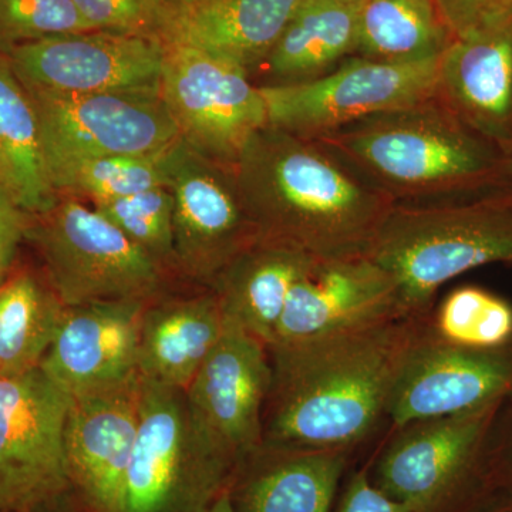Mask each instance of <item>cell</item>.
<instances>
[{
  "mask_svg": "<svg viewBox=\"0 0 512 512\" xmlns=\"http://www.w3.org/2000/svg\"><path fill=\"white\" fill-rule=\"evenodd\" d=\"M426 318L393 316L269 350L264 441L352 453L387 420L400 367Z\"/></svg>",
  "mask_w": 512,
  "mask_h": 512,
  "instance_id": "obj_1",
  "label": "cell"
},
{
  "mask_svg": "<svg viewBox=\"0 0 512 512\" xmlns=\"http://www.w3.org/2000/svg\"><path fill=\"white\" fill-rule=\"evenodd\" d=\"M259 238L318 259L366 254L393 202L318 140L265 126L234 167Z\"/></svg>",
  "mask_w": 512,
  "mask_h": 512,
  "instance_id": "obj_2",
  "label": "cell"
},
{
  "mask_svg": "<svg viewBox=\"0 0 512 512\" xmlns=\"http://www.w3.org/2000/svg\"><path fill=\"white\" fill-rule=\"evenodd\" d=\"M318 141L394 205L466 200L512 185V158L433 96Z\"/></svg>",
  "mask_w": 512,
  "mask_h": 512,
  "instance_id": "obj_3",
  "label": "cell"
},
{
  "mask_svg": "<svg viewBox=\"0 0 512 512\" xmlns=\"http://www.w3.org/2000/svg\"><path fill=\"white\" fill-rule=\"evenodd\" d=\"M396 281L404 315L426 318L457 276L512 265V185L466 200L393 205L366 252Z\"/></svg>",
  "mask_w": 512,
  "mask_h": 512,
  "instance_id": "obj_4",
  "label": "cell"
},
{
  "mask_svg": "<svg viewBox=\"0 0 512 512\" xmlns=\"http://www.w3.org/2000/svg\"><path fill=\"white\" fill-rule=\"evenodd\" d=\"M237 468L198 436L185 390L141 376L121 512H202L231 487Z\"/></svg>",
  "mask_w": 512,
  "mask_h": 512,
  "instance_id": "obj_5",
  "label": "cell"
},
{
  "mask_svg": "<svg viewBox=\"0 0 512 512\" xmlns=\"http://www.w3.org/2000/svg\"><path fill=\"white\" fill-rule=\"evenodd\" d=\"M47 278L66 308L120 299H153L165 269L133 239L79 198L60 195L30 220Z\"/></svg>",
  "mask_w": 512,
  "mask_h": 512,
  "instance_id": "obj_6",
  "label": "cell"
},
{
  "mask_svg": "<svg viewBox=\"0 0 512 512\" xmlns=\"http://www.w3.org/2000/svg\"><path fill=\"white\" fill-rule=\"evenodd\" d=\"M501 403L394 429L370 478L412 512L470 511L491 491L485 443Z\"/></svg>",
  "mask_w": 512,
  "mask_h": 512,
  "instance_id": "obj_7",
  "label": "cell"
},
{
  "mask_svg": "<svg viewBox=\"0 0 512 512\" xmlns=\"http://www.w3.org/2000/svg\"><path fill=\"white\" fill-rule=\"evenodd\" d=\"M440 57L386 63L352 56L312 82L258 86L268 124L318 140L357 121L430 99L437 94Z\"/></svg>",
  "mask_w": 512,
  "mask_h": 512,
  "instance_id": "obj_8",
  "label": "cell"
},
{
  "mask_svg": "<svg viewBox=\"0 0 512 512\" xmlns=\"http://www.w3.org/2000/svg\"><path fill=\"white\" fill-rule=\"evenodd\" d=\"M164 174L174 201L175 271L210 286L259 239L234 168L202 156L180 137L165 151Z\"/></svg>",
  "mask_w": 512,
  "mask_h": 512,
  "instance_id": "obj_9",
  "label": "cell"
},
{
  "mask_svg": "<svg viewBox=\"0 0 512 512\" xmlns=\"http://www.w3.org/2000/svg\"><path fill=\"white\" fill-rule=\"evenodd\" d=\"M160 94L185 143L225 167L234 168L252 134L268 126L249 73L192 47L165 45Z\"/></svg>",
  "mask_w": 512,
  "mask_h": 512,
  "instance_id": "obj_10",
  "label": "cell"
},
{
  "mask_svg": "<svg viewBox=\"0 0 512 512\" xmlns=\"http://www.w3.org/2000/svg\"><path fill=\"white\" fill-rule=\"evenodd\" d=\"M72 397L37 367L0 379V512H33L69 487L64 427Z\"/></svg>",
  "mask_w": 512,
  "mask_h": 512,
  "instance_id": "obj_11",
  "label": "cell"
},
{
  "mask_svg": "<svg viewBox=\"0 0 512 512\" xmlns=\"http://www.w3.org/2000/svg\"><path fill=\"white\" fill-rule=\"evenodd\" d=\"M26 90L35 104L49 173L83 158L156 153L180 138L160 93Z\"/></svg>",
  "mask_w": 512,
  "mask_h": 512,
  "instance_id": "obj_12",
  "label": "cell"
},
{
  "mask_svg": "<svg viewBox=\"0 0 512 512\" xmlns=\"http://www.w3.org/2000/svg\"><path fill=\"white\" fill-rule=\"evenodd\" d=\"M5 55L29 90L160 93L165 45L156 37L86 30L23 43Z\"/></svg>",
  "mask_w": 512,
  "mask_h": 512,
  "instance_id": "obj_13",
  "label": "cell"
},
{
  "mask_svg": "<svg viewBox=\"0 0 512 512\" xmlns=\"http://www.w3.org/2000/svg\"><path fill=\"white\" fill-rule=\"evenodd\" d=\"M271 387L268 348L227 319L220 342L185 390L198 436L239 467L264 443Z\"/></svg>",
  "mask_w": 512,
  "mask_h": 512,
  "instance_id": "obj_14",
  "label": "cell"
},
{
  "mask_svg": "<svg viewBox=\"0 0 512 512\" xmlns=\"http://www.w3.org/2000/svg\"><path fill=\"white\" fill-rule=\"evenodd\" d=\"M512 393V345L467 349L430 335L426 319L407 350L390 399L394 429L412 421L474 412Z\"/></svg>",
  "mask_w": 512,
  "mask_h": 512,
  "instance_id": "obj_15",
  "label": "cell"
},
{
  "mask_svg": "<svg viewBox=\"0 0 512 512\" xmlns=\"http://www.w3.org/2000/svg\"><path fill=\"white\" fill-rule=\"evenodd\" d=\"M141 375L74 397L64 427L70 484L97 512H121L140 423Z\"/></svg>",
  "mask_w": 512,
  "mask_h": 512,
  "instance_id": "obj_16",
  "label": "cell"
},
{
  "mask_svg": "<svg viewBox=\"0 0 512 512\" xmlns=\"http://www.w3.org/2000/svg\"><path fill=\"white\" fill-rule=\"evenodd\" d=\"M393 316H406L396 281L370 256L319 259L292 289L268 350Z\"/></svg>",
  "mask_w": 512,
  "mask_h": 512,
  "instance_id": "obj_17",
  "label": "cell"
},
{
  "mask_svg": "<svg viewBox=\"0 0 512 512\" xmlns=\"http://www.w3.org/2000/svg\"><path fill=\"white\" fill-rule=\"evenodd\" d=\"M150 301L120 299L66 308L39 369L72 399L136 375Z\"/></svg>",
  "mask_w": 512,
  "mask_h": 512,
  "instance_id": "obj_18",
  "label": "cell"
},
{
  "mask_svg": "<svg viewBox=\"0 0 512 512\" xmlns=\"http://www.w3.org/2000/svg\"><path fill=\"white\" fill-rule=\"evenodd\" d=\"M437 97L512 158V18L456 36L440 57Z\"/></svg>",
  "mask_w": 512,
  "mask_h": 512,
  "instance_id": "obj_19",
  "label": "cell"
},
{
  "mask_svg": "<svg viewBox=\"0 0 512 512\" xmlns=\"http://www.w3.org/2000/svg\"><path fill=\"white\" fill-rule=\"evenodd\" d=\"M349 456L264 441L235 471V512H330Z\"/></svg>",
  "mask_w": 512,
  "mask_h": 512,
  "instance_id": "obj_20",
  "label": "cell"
},
{
  "mask_svg": "<svg viewBox=\"0 0 512 512\" xmlns=\"http://www.w3.org/2000/svg\"><path fill=\"white\" fill-rule=\"evenodd\" d=\"M301 0H197L171 9L161 40L200 50L252 74Z\"/></svg>",
  "mask_w": 512,
  "mask_h": 512,
  "instance_id": "obj_21",
  "label": "cell"
},
{
  "mask_svg": "<svg viewBox=\"0 0 512 512\" xmlns=\"http://www.w3.org/2000/svg\"><path fill=\"white\" fill-rule=\"evenodd\" d=\"M319 259L302 249L259 238L210 285L225 318L269 348L295 285Z\"/></svg>",
  "mask_w": 512,
  "mask_h": 512,
  "instance_id": "obj_22",
  "label": "cell"
},
{
  "mask_svg": "<svg viewBox=\"0 0 512 512\" xmlns=\"http://www.w3.org/2000/svg\"><path fill=\"white\" fill-rule=\"evenodd\" d=\"M363 0H301L264 63L252 74L259 87L320 79L356 55Z\"/></svg>",
  "mask_w": 512,
  "mask_h": 512,
  "instance_id": "obj_23",
  "label": "cell"
},
{
  "mask_svg": "<svg viewBox=\"0 0 512 512\" xmlns=\"http://www.w3.org/2000/svg\"><path fill=\"white\" fill-rule=\"evenodd\" d=\"M227 326L217 295L148 305L141 326L138 372L144 379L187 390Z\"/></svg>",
  "mask_w": 512,
  "mask_h": 512,
  "instance_id": "obj_24",
  "label": "cell"
},
{
  "mask_svg": "<svg viewBox=\"0 0 512 512\" xmlns=\"http://www.w3.org/2000/svg\"><path fill=\"white\" fill-rule=\"evenodd\" d=\"M0 185L30 217L49 211L60 195L50 181L35 104L0 52Z\"/></svg>",
  "mask_w": 512,
  "mask_h": 512,
  "instance_id": "obj_25",
  "label": "cell"
},
{
  "mask_svg": "<svg viewBox=\"0 0 512 512\" xmlns=\"http://www.w3.org/2000/svg\"><path fill=\"white\" fill-rule=\"evenodd\" d=\"M454 39L439 0H363L355 56L421 62L443 55Z\"/></svg>",
  "mask_w": 512,
  "mask_h": 512,
  "instance_id": "obj_26",
  "label": "cell"
},
{
  "mask_svg": "<svg viewBox=\"0 0 512 512\" xmlns=\"http://www.w3.org/2000/svg\"><path fill=\"white\" fill-rule=\"evenodd\" d=\"M66 306L30 272L0 284V379L25 375L42 363Z\"/></svg>",
  "mask_w": 512,
  "mask_h": 512,
  "instance_id": "obj_27",
  "label": "cell"
},
{
  "mask_svg": "<svg viewBox=\"0 0 512 512\" xmlns=\"http://www.w3.org/2000/svg\"><path fill=\"white\" fill-rule=\"evenodd\" d=\"M426 329L458 348H505L512 345V303L481 286H458L431 309Z\"/></svg>",
  "mask_w": 512,
  "mask_h": 512,
  "instance_id": "obj_28",
  "label": "cell"
},
{
  "mask_svg": "<svg viewBox=\"0 0 512 512\" xmlns=\"http://www.w3.org/2000/svg\"><path fill=\"white\" fill-rule=\"evenodd\" d=\"M167 148L150 154L69 161L50 170V181L57 194L87 198L92 204L128 197L165 185L164 154Z\"/></svg>",
  "mask_w": 512,
  "mask_h": 512,
  "instance_id": "obj_29",
  "label": "cell"
},
{
  "mask_svg": "<svg viewBox=\"0 0 512 512\" xmlns=\"http://www.w3.org/2000/svg\"><path fill=\"white\" fill-rule=\"evenodd\" d=\"M92 207L165 269H175L174 201L165 185Z\"/></svg>",
  "mask_w": 512,
  "mask_h": 512,
  "instance_id": "obj_30",
  "label": "cell"
},
{
  "mask_svg": "<svg viewBox=\"0 0 512 512\" xmlns=\"http://www.w3.org/2000/svg\"><path fill=\"white\" fill-rule=\"evenodd\" d=\"M94 30L73 0H0V52L46 37Z\"/></svg>",
  "mask_w": 512,
  "mask_h": 512,
  "instance_id": "obj_31",
  "label": "cell"
},
{
  "mask_svg": "<svg viewBox=\"0 0 512 512\" xmlns=\"http://www.w3.org/2000/svg\"><path fill=\"white\" fill-rule=\"evenodd\" d=\"M73 3L94 30L160 40L171 13L167 0H73Z\"/></svg>",
  "mask_w": 512,
  "mask_h": 512,
  "instance_id": "obj_32",
  "label": "cell"
},
{
  "mask_svg": "<svg viewBox=\"0 0 512 512\" xmlns=\"http://www.w3.org/2000/svg\"><path fill=\"white\" fill-rule=\"evenodd\" d=\"M484 466L490 490L512 491V393L500 404L491 423Z\"/></svg>",
  "mask_w": 512,
  "mask_h": 512,
  "instance_id": "obj_33",
  "label": "cell"
},
{
  "mask_svg": "<svg viewBox=\"0 0 512 512\" xmlns=\"http://www.w3.org/2000/svg\"><path fill=\"white\" fill-rule=\"evenodd\" d=\"M439 3L454 36L512 18V0H439Z\"/></svg>",
  "mask_w": 512,
  "mask_h": 512,
  "instance_id": "obj_34",
  "label": "cell"
},
{
  "mask_svg": "<svg viewBox=\"0 0 512 512\" xmlns=\"http://www.w3.org/2000/svg\"><path fill=\"white\" fill-rule=\"evenodd\" d=\"M333 512H412L406 505L383 493L369 471H357L350 477Z\"/></svg>",
  "mask_w": 512,
  "mask_h": 512,
  "instance_id": "obj_35",
  "label": "cell"
},
{
  "mask_svg": "<svg viewBox=\"0 0 512 512\" xmlns=\"http://www.w3.org/2000/svg\"><path fill=\"white\" fill-rule=\"evenodd\" d=\"M32 217L0 185V278L9 271L20 241L26 238Z\"/></svg>",
  "mask_w": 512,
  "mask_h": 512,
  "instance_id": "obj_36",
  "label": "cell"
},
{
  "mask_svg": "<svg viewBox=\"0 0 512 512\" xmlns=\"http://www.w3.org/2000/svg\"><path fill=\"white\" fill-rule=\"evenodd\" d=\"M467 512H512V491L491 490Z\"/></svg>",
  "mask_w": 512,
  "mask_h": 512,
  "instance_id": "obj_37",
  "label": "cell"
},
{
  "mask_svg": "<svg viewBox=\"0 0 512 512\" xmlns=\"http://www.w3.org/2000/svg\"><path fill=\"white\" fill-rule=\"evenodd\" d=\"M202 512H235L234 504H232L231 493L225 490L224 493L218 495L214 501Z\"/></svg>",
  "mask_w": 512,
  "mask_h": 512,
  "instance_id": "obj_38",
  "label": "cell"
},
{
  "mask_svg": "<svg viewBox=\"0 0 512 512\" xmlns=\"http://www.w3.org/2000/svg\"><path fill=\"white\" fill-rule=\"evenodd\" d=\"M170 3L171 9L180 8V6L190 5V3L197 2V0H167Z\"/></svg>",
  "mask_w": 512,
  "mask_h": 512,
  "instance_id": "obj_39",
  "label": "cell"
},
{
  "mask_svg": "<svg viewBox=\"0 0 512 512\" xmlns=\"http://www.w3.org/2000/svg\"><path fill=\"white\" fill-rule=\"evenodd\" d=\"M0 284H2V278H0Z\"/></svg>",
  "mask_w": 512,
  "mask_h": 512,
  "instance_id": "obj_40",
  "label": "cell"
}]
</instances>
